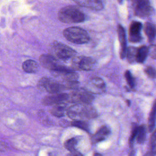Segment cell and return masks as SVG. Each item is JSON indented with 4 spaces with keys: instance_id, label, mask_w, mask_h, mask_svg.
<instances>
[{
    "instance_id": "6da1fadb",
    "label": "cell",
    "mask_w": 156,
    "mask_h": 156,
    "mask_svg": "<svg viewBox=\"0 0 156 156\" xmlns=\"http://www.w3.org/2000/svg\"><path fill=\"white\" fill-rule=\"evenodd\" d=\"M67 115L74 120H84L94 118L98 113L96 109L90 104L77 103L66 110Z\"/></svg>"
},
{
    "instance_id": "5b68a950",
    "label": "cell",
    "mask_w": 156,
    "mask_h": 156,
    "mask_svg": "<svg viewBox=\"0 0 156 156\" xmlns=\"http://www.w3.org/2000/svg\"><path fill=\"white\" fill-rule=\"evenodd\" d=\"M38 88L50 93H60L65 88V85L60 84L56 80L48 77L41 78L38 83Z\"/></svg>"
},
{
    "instance_id": "8fae6325",
    "label": "cell",
    "mask_w": 156,
    "mask_h": 156,
    "mask_svg": "<svg viewBox=\"0 0 156 156\" xmlns=\"http://www.w3.org/2000/svg\"><path fill=\"white\" fill-rule=\"evenodd\" d=\"M87 90L93 93H102L105 91L104 81L100 77H94L90 80L87 84Z\"/></svg>"
},
{
    "instance_id": "7402d4cb",
    "label": "cell",
    "mask_w": 156,
    "mask_h": 156,
    "mask_svg": "<svg viewBox=\"0 0 156 156\" xmlns=\"http://www.w3.org/2000/svg\"><path fill=\"white\" fill-rule=\"evenodd\" d=\"M71 125L76 127L79 128L82 130H85L87 132L89 131L88 124L84 120H74L72 122Z\"/></svg>"
},
{
    "instance_id": "44dd1931",
    "label": "cell",
    "mask_w": 156,
    "mask_h": 156,
    "mask_svg": "<svg viewBox=\"0 0 156 156\" xmlns=\"http://www.w3.org/2000/svg\"><path fill=\"white\" fill-rule=\"evenodd\" d=\"M77 143H78L77 138L76 137H74L66 140L65 142L64 146L66 149H68L70 152H72L76 150V147Z\"/></svg>"
},
{
    "instance_id": "4316f807",
    "label": "cell",
    "mask_w": 156,
    "mask_h": 156,
    "mask_svg": "<svg viewBox=\"0 0 156 156\" xmlns=\"http://www.w3.org/2000/svg\"><path fill=\"white\" fill-rule=\"evenodd\" d=\"M144 73L149 77L151 79H154L156 77V70L152 66H147L144 69Z\"/></svg>"
},
{
    "instance_id": "3957f363",
    "label": "cell",
    "mask_w": 156,
    "mask_h": 156,
    "mask_svg": "<svg viewBox=\"0 0 156 156\" xmlns=\"http://www.w3.org/2000/svg\"><path fill=\"white\" fill-rule=\"evenodd\" d=\"M63 34L67 40L75 44H84L90 40L87 32L79 27L66 28L63 30Z\"/></svg>"
},
{
    "instance_id": "277c9868",
    "label": "cell",
    "mask_w": 156,
    "mask_h": 156,
    "mask_svg": "<svg viewBox=\"0 0 156 156\" xmlns=\"http://www.w3.org/2000/svg\"><path fill=\"white\" fill-rule=\"evenodd\" d=\"M51 55L56 58L66 60L75 56L76 52L69 46L57 41L51 44Z\"/></svg>"
},
{
    "instance_id": "7c38bea8",
    "label": "cell",
    "mask_w": 156,
    "mask_h": 156,
    "mask_svg": "<svg viewBox=\"0 0 156 156\" xmlns=\"http://www.w3.org/2000/svg\"><path fill=\"white\" fill-rule=\"evenodd\" d=\"M79 5L93 10H101L105 5L104 0H73Z\"/></svg>"
},
{
    "instance_id": "603a6c76",
    "label": "cell",
    "mask_w": 156,
    "mask_h": 156,
    "mask_svg": "<svg viewBox=\"0 0 156 156\" xmlns=\"http://www.w3.org/2000/svg\"><path fill=\"white\" fill-rule=\"evenodd\" d=\"M136 50L137 49L134 47H129L127 49L126 57H127V60L130 63H133L135 61Z\"/></svg>"
},
{
    "instance_id": "d6986e66",
    "label": "cell",
    "mask_w": 156,
    "mask_h": 156,
    "mask_svg": "<svg viewBox=\"0 0 156 156\" xmlns=\"http://www.w3.org/2000/svg\"><path fill=\"white\" fill-rule=\"evenodd\" d=\"M63 104L55 105L51 110V114L56 117H62L64 116L65 113H66L67 108H66L65 106Z\"/></svg>"
},
{
    "instance_id": "9c48e42d",
    "label": "cell",
    "mask_w": 156,
    "mask_h": 156,
    "mask_svg": "<svg viewBox=\"0 0 156 156\" xmlns=\"http://www.w3.org/2000/svg\"><path fill=\"white\" fill-rule=\"evenodd\" d=\"M68 101H69V94L57 93L51 96H45L43 99L42 102L44 105H52L63 104Z\"/></svg>"
},
{
    "instance_id": "484cf974",
    "label": "cell",
    "mask_w": 156,
    "mask_h": 156,
    "mask_svg": "<svg viewBox=\"0 0 156 156\" xmlns=\"http://www.w3.org/2000/svg\"><path fill=\"white\" fill-rule=\"evenodd\" d=\"M151 151L154 154H156V129L154 132L151 138L150 142Z\"/></svg>"
},
{
    "instance_id": "4fadbf2b",
    "label": "cell",
    "mask_w": 156,
    "mask_h": 156,
    "mask_svg": "<svg viewBox=\"0 0 156 156\" xmlns=\"http://www.w3.org/2000/svg\"><path fill=\"white\" fill-rule=\"evenodd\" d=\"M118 35L119 41L121 44V52L120 57L122 59L124 58L126 55L127 51V41H126V32L124 27L119 24L118 26Z\"/></svg>"
},
{
    "instance_id": "30bf717a",
    "label": "cell",
    "mask_w": 156,
    "mask_h": 156,
    "mask_svg": "<svg viewBox=\"0 0 156 156\" xmlns=\"http://www.w3.org/2000/svg\"><path fill=\"white\" fill-rule=\"evenodd\" d=\"M142 24L138 21H132L129 27V41L132 43H138L141 41L142 36L141 30Z\"/></svg>"
},
{
    "instance_id": "e0dca14e",
    "label": "cell",
    "mask_w": 156,
    "mask_h": 156,
    "mask_svg": "<svg viewBox=\"0 0 156 156\" xmlns=\"http://www.w3.org/2000/svg\"><path fill=\"white\" fill-rule=\"evenodd\" d=\"M148 48L146 46H141L136 50L135 61L139 63H143L148 55Z\"/></svg>"
},
{
    "instance_id": "ffe728a7",
    "label": "cell",
    "mask_w": 156,
    "mask_h": 156,
    "mask_svg": "<svg viewBox=\"0 0 156 156\" xmlns=\"http://www.w3.org/2000/svg\"><path fill=\"white\" fill-rule=\"evenodd\" d=\"M146 136V130L145 126L143 124L138 126L136 135L135 137L136 141L140 144L143 143L145 141Z\"/></svg>"
},
{
    "instance_id": "7a4b0ae2",
    "label": "cell",
    "mask_w": 156,
    "mask_h": 156,
    "mask_svg": "<svg viewBox=\"0 0 156 156\" xmlns=\"http://www.w3.org/2000/svg\"><path fill=\"white\" fill-rule=\"evenodd\" d=\"M58 18L65 23H79L85 20L83 13L77 7L73 5L61 9L58 13Z\"/></svg>"
},
{
    "instance_id": "ba28073f",
    "label": "cell",
    "mask_w": 156,
    "mask_h": 156,
    "mask_svg": "<svg viewBox=\"0 0 156 156\" xmlns=\"http://www.w3.org/2000/svg\"><path fill=\"white\" fill-rule=\"evenodd\" d=\"M134 12L135 15L140 18H146L151 15L153 9L149 0H135Z\"/></svg>"
},
{
    "instance_id": "f546056e",
    "label": "cell",
    "mask_w": 156,
    "mask_h": 156,
    "mask_svg": "<svg viewBox=\"0 0 156 156\" xmlns=\"http://www.w3.org/2000/svg\"><path fill=\"white\" fill-rule=\"evenodd\" d=\"M94 155H101L100 154H94Z\"/></svg>"
},
{
    "instance_id": "52a82bcc",
    "label": "cell",
    "mask_w": 156,
    "mask_h": 156,
    "mask_svg": "<svg viewBox=\"0 0 156 156\" xmlns=\"http://www.w3.org/2000/svg\"><path fill=\"white\" fill-rule=\"evenodd\" d=\"M93 99L91 93L83 88H77L69 94V101L75 103L90 104Z\"/></svg>"
},
{
    "instance_id": "8992f818",
    "label": "cell",
    "mask_w": 156,
    "mask_h": 156,
    "mask_svg": "<svg viewBox=\"0 0 156 156\" xmlns=\"http://www.w3.org/2000/svg\"><path fill=\"white\" fill-rule=\"evenodd\" d=\"M95 60L90 57L74 56L72 59V66L74 69L77 70H92L95 66Z\"/></svg>"
},
{
    "instance_id": "2e32d148",
    "label": "cell",
    "mask_w": 156,
    "mask_h": 156,
    "mask_svg": "<svg viewBox=\"0 0 156 156\" xmlns=\"http://www.w3.org/2000/svg\"><path fill=\"white\" fill-rule=\"evenodd\" d=\"M23 70L28 73H35L38 69V63L33 60H27L23 63Z\"/></svg>"
},
{
    "instance_id": "d4e9b609",
    "label": "cell",
    "mask_w": 156,
    "mask_h": 156,
    "mask_svg": "<svg viewBox=\"0 0 156 156\" xmlns=\"http://www.w3.org/2000/svg\"><path fill=\"white\" fill-rule=\"evenodd\" d=\"M138 127V126H137L136 124H134V126L132 127L130 136V138L129 139V146L130 147H132V146L133 144V141H134V140L135 139L136 133H137Z\"/></svg>"
},
{
    "instance_id": "83f0119b",
    "label": "cell",
    "mask_w": 156,
    "mask_h": 156,
    "mask_svg": "<svg viewBox=\"0 0 156 156\" xmlns=\"http://www.w3.org/2000/svg\"><path fill=\"white\" fill-rule=\"evenodd\" d=\"M148 54L149 55V56L153 59H156V45H150L148 48Z\"/></svg>"
},
{
    "instance_id": "9a60e30c",
    "label": "cell",
    "mask_w": 156,
    "mask_h": 156,
    "mask_svg": "<svg viewBox=\"0 0 156 156\" xmlns=\"http://www.w3.org/2000/svg\"><path fill=\"white\" fill-rule=\"evenodd\" d=\"M144 30L148 40L152 42L156 37V26L151 23H146L144 26Z\"/></svg>"
},
{
    "instance_id": "4dcf8cb0",
    "label": "cell",
    "mask_w": 156,
    "mask_h": 156,
    "mask_svg": "<svg viewBox=\"0 0 156 156\" xmlns=\"http://www.w3.org/2000/svg\"><path fill=\"white\" fill-rule=\"evenodd\" d=\"M122 0H119V2H122Z\"/></svg>"
},
{
    "instance_id": "ac0fdd59",
    "label": "cell",
    "mask_w": 156,
    "mask_h": 156,
    "mask_svg": "<svg viewBox=\"0 0 156 156\" xmlns=\"http://www.w3.org/2000/svg\"><path fill=\"white\" fill-rule=\"evenodd\" d=\"M156 121V101H155L152 110L151 111L149 117V122H148V129L150 132H152L154 129Z\"/></svg>"
},
{
    "instance_id": "cb8c5ba5",
    "label": "cell",
    "mask_w": 156,
    "mask_h": 156,
    "mask_svg": "<svg viewBox=\"0 0 156 156\" xmlns=\"http://www.w3.org/2000/svg\"><path fill=\"white\" fill-rule=\"evenodd\" d=\"M124 76L128 85L130 87V88H133L135 87V80L131 72L129 70H127L125 72Z\"/></svg>"
},
{
    "instance_id": "5bb4252c",
    "label": "cell",
    "mask_w": 156,
    "mask_h": 156,
    "mask_svg": "<svg viewBox=\"0 0 156 156\" xmlns=\"http://www.w3.org/2000/svg\"><path fill=\"white\" fill-rule=\"evenodd\" d=\"M110 133V129L106 126H102L92 136L93 143H96L104 140Z\"/></svg>"
},
{
    "instance_id": "f1b7e54d",
    "label": "cell",
    "mask_w": 156,
    "mask_h": 156,
    "mask_svg": "<svg viewBox=\"0 0 156 156\" xmlns=\"http://www.w3.org/2000/svg\"><path fill=\"white\" fill-rule=\"evenodd\" d=\"M5 144L4 143H0V151H5L6 149Z\"/></svg>"
}]
</instances>
